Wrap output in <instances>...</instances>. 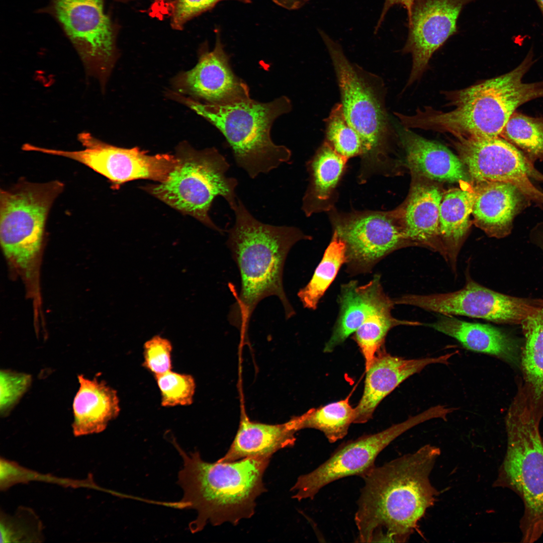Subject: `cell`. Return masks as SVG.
<instances>
[{
    "instance_id": "23",
    "label": "cell",
    "mask_w": 543,
    "mask_h": 543,
    "mask_svg": "<svg viewBox=\"0 0 543 543\" xmlns=\"http://www.w3.org/2000/svg\"><path fill=\"white\" fill-rule=\"evenodd\" d=\"M77 379L79 386L72 405L73 433L80 436L101 432L119 414L117 391L97 378L78 375Z\"/></svg>"
},
{
    "instance_id": "2",
    "label": "cell",
    "mask_w": 543,
    "mask_h": 543,
    "mask_svg": "<svg viewBox=\"0 0 543 543\" xmlns=\"http://www.w3.org/2000/svg\"><path fill=\"white\" fill-rule=\"evenodd\" d=\"M233 211L235 222L228 231L226 244L240 273L241 289L229 313L230 323L244 332L257 305L271 296L278 297L286 318H291L295 311L283 288L284 264L297 242L312 237L294 226L260 221L239 199Z\"/></svg>"
},
{
    "instance_id": "34",
    "label": "cell",
    "mask_w": 543,
    "mask_h": 543,
    "mask_svg": "<svg viewBox=\"0 0 543 543\" xmlns=\"http://www.w3.org/2000/svg\"><path fill=\"white\" fill-rule=\"evenodd\" d=\"M154 377L160 392L162 406H189L193 403L196 383L191 375L170 370Z\"/></svg>"
},
{
    "instance_id": "24",
    "label": "cell",
    "mask_w": 543,
    "mask_h": 543,
    "mask_svg": "<svg viewBox=\"0 0 543 543\" xmlns=\"http://www.w3.org/2000/svg\"><path fill=\"white\" fill-rule=\"evenodd\" d=\"M299 431L296 417L279 424L252 421L246 416L240 421L234 439L220 462H232L248 457L271 458L279 450L294 446Z\"/></svg>"
},
{
    "instance_id": "18",
    "label": "cell",
    "mask_w": 543,
    "mask_h": 543,
    "mask_svg": "<svg viewBox=\"0 0 543 543\" xmlns=\"http://www.w3.org/2000/svg\"><path fill=\"white\" fill-rule=\"evenodd\" d=\"M338 315L331 335L323 350L330 352L344 341L371 316L392 312L393 299L384 292L381 277L376 275L367 284L359 285L352 280L341 286L338 297Z\"/></svg>"
},
{
    "instance_id": "17",
    "label": "cell",
    "mask_w": 543,
    "mask_h": 543,
    "mask_svg": "<svg viewBox=\"0 0 543 543\" xmlns=\"http://www.w3.org/2000/svg\"><path fill=\"white\" fill-rule=\"evenodd\" d=\"M456 354L453 352L436 357L407 359L391 355L383 346L366 371L364 392L355 408L353 423L367 422L381 401L403 381L430 365H448Z\"/></svg>"
},
{
    "instance_id": "10",
    "label": "cell",
    "mask_w": 543,
    "mask_h": 543,
    "mask_svg": "<svg viewBox=\"0 0 543 543\" xmlns=\"http://www.w3.org/2000/svg\"><path fill=\"white\" fill-rule=\"evenodd\" d=\"M395 305L416 307L448 316H465L496 323L521 324L543 310V299L505 295L474 281L469 271L466 283L454 292L429 295L406 294L393 298Z\"/></svg>"
},
{
    "instance_id": "25",
    "label": "cell",
    "mask_w": 543,
    "mask_h": 543,
    "mask_svg": "<svg viewBox=\"0 0 543 543\" xmlns=\"http://www.w3.org/2000/svg\"><path fill=\"white\" fill-rule=\"evenodd\" d=\"M347 160L324 141L308 162L309 180L302 206L307 216L334 208L336 188Z\"/></svg>"
},
{
    "instance_id": "31",
    "label": "cell",
    "mask_w": 543,
    "mask_h": 543,
    "mask_svg": "<svg viewBox=\"0 0 543 543\" xmlns=\"http://www.w3.org/2000/svg\"><path fill=\"white\" fill-rule=\"evenodd\" d=\"M416 321L400 320L394 317L392 312L378 313L368 317L353 333L352 338L363 354L366 371L371 366L377 352L384 346L388 332L399 325L420 326Z\"/></svg>"
},
{
    "instance_id": "13",
    "label": "cell",
    "mask_w": 543,
    "mask_h": 543,
    "mask_svg": "<svg viewBox=\"0 0 543 543\" xmlns=\"http://www.w3.org/2000/svg\"><path fill=\"white\" fill-rule=\"evenodd\" d=\"M457 139L460 158L473 180L511 184L529 201L543 206V192L530 179L543 180V175L516 146L500 136Z\"/></svg>"
},
{
    "instance_id": "1",
    "label": "cell",
    "mask_w": 543,
    "mask_h": 543,
    "mask_svg": "<svg viewBox=\"0 0 543 543\" xmlns=\"http://www.w3.org/2000/svg\"><path fill=\"white\" fill-rule=\"evenodd\" d=\"M440 454L438 447L426 444L363 477L354 517L359 541L406 540L434 503L438 493L429 477Z\"/></svg>"
},
{
    "instance_id": "38",
    "label": "cell",
    "mask_w": 543,
    "mask_h": 543,
    "mask_svg": "<svg viewBox=\"0 0 543 543\" xmlns=\"http://www.w3.org/2000/svg\"><path fill=\"white\" fill-rule=\"evenodd\" d=\"M415 0H385L380 17L375 27V32H377L383 24L389 11L396 5L402 6L407 11V16L409 15L412 5Z\"/></svg>"
},
{
    "instance_id": "15",
    "label": "cell",
    "mask_w": 543,
    "mask_h": 543,
    "mask_svg": "<svg viewBox=\"0 0 543 543\" xmlns=\"http://www.w3.org/2000/svg\"><path fill=\"white\" fill-rule=\"evenodd\" d=\"M475 0H415L408 18V34L402 49L412 65L407 85L419 78L433 54L458 32L464 8Z\"/></svg>"
},
{
    "instance_id": "3",
    "label": "cell",
    "mask_w": 543,
    "mask_h": 543,
    "mask_svg": "<svg viewBox=\"0 0 543 543\" xmlns=\"http://www.w3.org/2000/svg\"><path fill=\"white\" fill-rule=\"evenodd\" d=\"M175 446L184 463L178 476L184 495L177 507L197 511V517L189 525L193 533L208 522L236 525L253 515L256 498L266 491L263 476L270 458L211 463L204 461L198 451L187 454L177 443Z\"/></svg>"
},
{
    "instance_id": "12",
    "label": "cell",
    "mask_w": 543,
    "mask_h": 543,
    "mask_svg": "<svg viewBox=\"0 0 543 543\" xmlns=\"http://www.w3.org/2000/svg\"><path fill=\"white\" fill-rule=\"evenodd\" d=\"M439 411L432 406L405 421L375 434L365 435L343 443L324 463L311 472L301 475L291 491L299 501L313 499L327 484L345 477H364L375 467L377 457L397 437L425 421L438 418Z\"/></svg>"
},
{
    "instance_id": "28",
    "label": "cell",
    "mask_w": 543,
    "mask_h": 543,
    "mask_svg": "<svg viewBox=\"0 0 543 543\" xmlns=\"http://www.w3.org/2000/svg\"><path fill=\"white\" fill-rule=\"evenodd\" d=\"M346 262L344 243L334 233L323 257L308 284L298 292L304 307L315 310Z\"/></svg>"
},
{
    "instance_id": "9",
    "label": "cell",
    "mask_w": 543,
    "mask_h": 543,
    "mask_svg": "<svg viewBox=\"0 0 543 543\" xmlns=\"http://www.w3.org/2000/svg\"><path fill=\"white\" fill-rule=\"evenodd\" d=\"M37 12L56 22L86 73L104 88L118 56V27L106 11L104 0H48Z\"/></svg>"
},
{
    "instance_id": "35",
    "label": "cell",
    "mask_w": 543,
    "mask_h": 543,
    "mask_svg": "<svg viewBox=\"0 0 543 543\" xmlns=\"http://www.w3.org/2000/svg\"><path fill=\"white\" fill-rule=\"evenodd\" d=\"M32 382L31 375L10 370L0 373V413L8 416L28 391Z\"/></svg>"
},
{
    "instance_id": "30",
    "label": "cell",
    "mask_w": 543,
    "mask_h": 543,
    "mask_svg": "<svg viewBox=\"0 0 543 543\" xmlns=\"http://www.w3.org/2000/svg\"><path fill=\"white\" fill-rule=\"evenodd\" d=\"M500 137L519 149L533 164L543 161V118L515 112Z\"/></svg>"
},
{
    "instance_id": "16",
    "label": "cell",
    "mask_w": 543,
    "mask_h": 543,
    "mask_svg": "<svg viewBox=\"0 0 543 543\" xmlns=\"http://www.w3.org/2000/svg\"><path fill=\"white\" fill-rule=\"evenodd\" d=\"M175 93L212 104H227L250 98L247 84L233 71L229 57L217 33L214 48L201 49L196 65L172 80Z\"/></svg>"
},
{
    "instance_id": "14",
    "label": "cell",
    "mask_w": 543,
    "mask_h": 543,
    "mask_svg": "<svg viewBox=\"0 0 543 543\" xmlns=\"http://www.w3.org/2000/svg\"><path fill=\"white\" fill-rule=\"evenodd\" d=\"M77 139L83 147L82 150L50 149L48 152L50 155L70 158L87 166L108 178L113 189L137 179L164 182L177 162L175 155H150L137 147H117L104 142L85 131L79 133Z\"/></svg>"
},
{
    "instance_id": "29",
    "label": "cell",
    "mask_w": 543,
    "mask_h": 543,
    "mask_svg": "<svg viewBox=\"0 0 543 543\" xmlns=\"http://www.w3.org/2000/svg\"><path fill=\"white\" fill-rule=\"evenodd\" d=\"M351 394L344 399L312 408L297 416L299 430L310 428L320 430L331 443L344 437L355 416V408L349 403Z\"/></svg>"
},
{
    "instance_id": "41",
    "label": "cell",
    "mask_w": 543,
    "mask_h": 543,
    "mask_svg": "<svg viewBox=\"0 0 543 543\" xmlns=\"http://www.w3.org/2000/svg\"><path fill=\"white\" fill-rule=\"evenodd\" d=\"M543 16V0H534Z\"/></svg>"
},
{
    "instance_id": "37",
    "label": "cell",
    "mask_w": 543,
    "mask_h": 543,
    "mask_svg": "<svg viewBox=\"0 0 543 543\" xmlns=\"http://www.w3.org/2000/svg\"><path fill=\"white\" fill-rule=\"evenodd\" d=\"M225 0H174L170 17V26L182 30L185 24L200 14L212 9L219 2ZM248 3L250 0H235Z\"/></svg>"
},
{
    "instance_id": "19",
    "label": "cell",
    "mask_w": 543,
    "mask_h": 543,
    "mask_svg": "<svg viewBox=\"0 0 543 543\" xmlns=\"http://www.w3.org/2000/svg\"><path fill=\"white\" fill-rule=\"evenodd\" d=\"M442 198L437 186L414 185L402 206L394 211L404 238L410 245H421L439 253L445 252L439 235V212Z\"/></svg>"
},
{
    "instance_id": "27",
    "label": "cell",
    "mask_w": 543,
    "mask_h": 543,
    "mask_svg": "<svg viewBox=\"0 0 543 543\" xmlns=\"http://www.w3.org/2000/svg\"><path fill=\"white\" fill-rule=\"evenodd\" d=\"M524 342L517 384L525 395L536 420L543 419V310L521 324Z\"/></svg>"
},
{
    "instance_id": "6",
    "label": "cell",
    "mask_w": 543,
    "mask_h": 543,
    "mask_svg": "<svg viewBox=\"0 0 543 543\" xmlns=\"http://www.w3.org/2000/svg\"><path fill=\"white\" fill-rule=\"evenodd\" d=\"M334 67L341 104L348 123L359 134L363 146L359 178L385 173L392 129L386 111L382 80L350 62L339 44L318 29Z\"/></svg>"
},
{
    "instance_id": "5",
    "label": "cell",
    "mask_w": 543,
    "mask_h": 543,
    "mask_svg": "<svg viewBox=\"0 0 543 543\" xmlns=\"http://www.w3.org/2000/svg\"><path fill=\"white\" fill-rule=\"evenodd\" d=\"M505 424L506 450L494 486L509 489L521 499V541L532 543L543 534V438L540 423L519 386Z\"/></svg>"
},
{
    "instance_id": "22",
    "label": "cell",
    "mask_w": 543,
    "mask_h": 543,
    "mask_svg": "<svg viewBox=\"0 0 543 543\" xmlns=\"http://www.w3.org/2000/svg\"><path fill=\"white\" fill-rule=\"evenodd\" d=\"M407 165L430 179L449 183L469 182L463 162L445 146L415 134L408 128L399 131Z\"/></svg>"
},
{
    "instance_id": "40",
    "label": "cell",
    "mask_w": 543,
    "mask_h": 543,
    "mask_svg": "<svg viewBox=\"0 0 543 543\" xmlns=\"http://www.w3.org/2000/svg\"><path fill=\"white\" fill-rule=\"evenodd\" d=\"M534 244L543 252V232L539 234L534 241Z\"/></svg>"
},
{
    "instance_id": "32",
    "label": "cell",
    "mask_w": 543,
    "mask_h": 543,
    "mask_svg": "<svg viewBox=\"0 0 543 543\" xmlns=\"http://www.w3.org/2000/svg\"><path fill=\"white\" fill-rule=\"evenodd\" d=\"M0 519L1 542L43 541L42 523L31 508L19 507L13 515L1 511Z\"/></svg>"
},
{
    "instance_id": "42",
    "label": "cell",
    "mask_w": 543,
    "mask_h": 543,
    "mask_svg": "<svg viewBox=\"0 0 543 543\" xmlns=\"http://www.w3.org/2000/svg\"><path fill=\"white\" fill-rule=\"evenodd\" d=\"M116 1H127V0H116Z\"/></svg>"
},
{
    "instance_id": "39",
    "label": "cell",
    "mask_w": 543,
    "mask_h": 543,
    "mask_svg": "<svg viewBox=\"0 0 543 543\" xmlns=\"http://www.w3.org/2000/svg\"><path fill=\"white\" fill-rule=\"evenodd\" d=\"M277 5L289 10H297L310 0H272Z\"/></svg>"
},
{
    "instance_id": "26",
    "label": "cell",
    "mask_w": 543,
    "mask_h": 543,
    "mask_svg": "<svg viewBox=\"0 0 543 543\" xmlns=\"http://www.w3.org/2000/svg\"><path fill=\"white\" fill-rule=\"evenodd\" d=\"M460 188L449 190L442 197L439 212V235L444 260L457 273L458 256L470 226L475 200L474 187L462 182Z\"/></svg>"
},
{
    "instance_id": "21",
    "label": "cell",
    "mask_w": 543,
    "mask_h": 543,
    "mask_svg": "<svg viewBox=\"0 0 543 543\" xmlns=\"http://www.w3.org/2000/svg\"><path fill=\"white\" fill-rule=\"evenodd\" d=\"M429 327L457 340L466 349L494 356L519 367L521 346L510 334L488 324L469 322L440 315Z\"/></svg>"
},
{
    "instance_id": "11",
    "label": "cell",
    "mask_w": 543,
    "mask_h": 543,
    "mask_svg": "<svg viewBox=\"0 0 543 543\" xmlns=\"http://www.w3.org/2000/svg\"><path fill=\"white\" fill-rule=\"evenodd\" d=\"M333 233L345 244L346 271L370 273L387 255L407 245L394 211L329 212Z\"/></svg>"
},
{
    "instance_id": "20",
    "label": "cell",
    "mask_w": 543,
    "mask_h": 543,
    "mask_svg": "<svg viewBox=\"0 0 543 543\" xmlns=\"http://www.w3.org/2000/svg\"><path fill=\"white\" fill-rule=\"evenodd\" d=\"M474 189L472 215L476 225L491 237L509 235L514 219L529 200L515 186L505 182L478 183Z\"/></svg>"
},
{
    "instance_id": "7",
    "label": "cell",
    "mask_w": 543,
    "mask_h": 543,
    "mask_svg": "<svg viewBox=\"0 0 543 543\" xmlns=\"http://www.w3.org/2000/svg\"><path fill=\"white\" fill-rule=\"evenodd\" d=\"M64 187L59 180H21L8 189H1V247L10 266L36 295L47 218Z\"/></svg>"
},
{
    "instance_id": "36",
    "label": "cell",
    "mask_w": 543,
    "mask_h": 543,
    "mask_svg": "<svg viewBox=\"0 0 543 543\" xmlns=\"http://www.w3.org/2000/svg\"><path fill=\"white\" fill-rule=\"evenodd\" d=\"M172 345L167 339L155 335L143 346V366L156 376L171 370Z\"/></svg>"
},
{
    "instance_id": "8",
    "label": "cell",
    "mask_w": 543,
    "mask_h": 543,
    "mask_svg": "<svg viewBox=\"0 0 543 543\" xmlns=\"http://www.w3.org/2000/svg\"><path fill=\"white\" fill-rule=\"evenodd\" d=\"M175 156L177 164L167 179L143 189L223 234L224 230L214 223L209 213L218 196L223 198L232 210L237 203L238 181L227 175L230 164L226 158L214 147L197 150L185 142L177 146Z\"/></svg>"
},
{
    "instance_id": "33",
    "label": "cell",
    "mask_w": 543,
    "mask_h": 543,
    "mask_svg": "<svg viewBox=\"0 0 543 543\" xmlns=\"http://www.w3.org/2000/svg\"><path fill=\"white\" fill-rule=\"evenodd\" d=\"M325 122V141L337 153L348 159L361 155V138L347 122L340 103L334 106Z\"/></svg>"
},
{
    "instance_id": "4",
    "label": "cell",
    "mask_w": 543,
    "mask_h": 543,
    "mask_svg": "<svg viewBox=\"0 0 543 543\" xmlns=\"http://www.w3.org/2000/svg\"><path fill=\"white\" fill-rule=\"evenodd\" d=\"M206 119L223 135L236 165L249 177L267 173L289 163L292 152L271 138L273 123L292 109L290 99L282 96L262 103L251 98L227 104L202 103L176 93L172 96Z\"/></svg>"
}]
</instances>
